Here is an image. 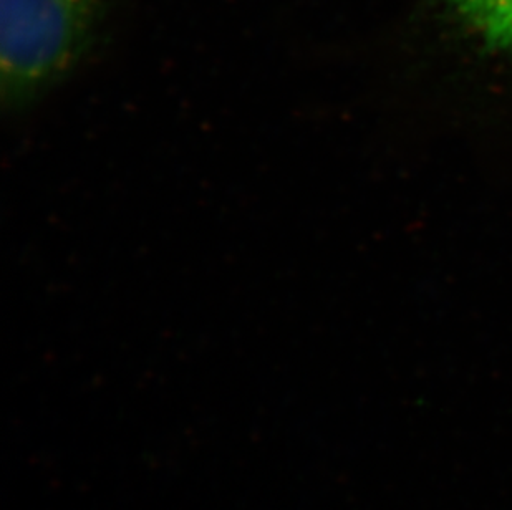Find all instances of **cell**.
Returning a JSON list of instances; mask_svg holds the SVG:
<instances>
[{
    "label": "cell",
    "mask_w": 512,
    "mask_h": 510,
    "mask_svg": "<svg viewBox=\"0 0 512 510\" xmlns=\"http://www.w3.org/2000/svg\"><path fill=\"white\" fill-rule=\"evenodd\" d=\"M105 0H0V95L29 108L62 82L92 47Z\"/></svg>",
    "instance_id": "1"
},
{
    "label": "cell",
    "mask_w": 512,
    "mask_h": 510,
    "mask_svg": "<svg viewBox=\"0 0 512 510\" xmlns=\"http://www.w3.org/2000/svg\"><path fill=\"white\" fill-rule=\"evenodd\" d=\"M446 4L484 49L512 57V0H446Z\"/></svg>",
    "instance_id": "2"
}]
</instances>
